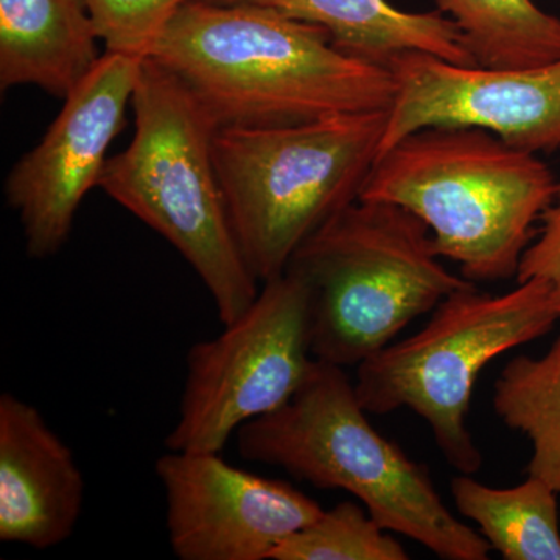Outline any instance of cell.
Listing matches in <instances>:
<instances>
[{
    "label": "cell",
    "mask_w": 560,
    "mask_h": 560,
    "mask_svg": "<svg viewBox=\"0 0 560 560\" xmlns=\"http://www.w3.org/2000/svg\"><path fill=\"white\" fill-rule=\"evenodd\" d=\"M147 58L172 72L217 128L385 110L396 92L386 66L338 49L316 25L250 3L190 0Z\"/></svg>",
    "instance_id": "1"
},
{
    "label": "cell",
    "mask_w": 560,
    "mask_h": 560,
    "mask_svg": "<svg viewBox=\"0 0 560 560\" xmlns=\"http://www.w3.org/2000/svg\"><path fill=\"white\" fill-rule=\"evenodd\" d=\"M555 175L539 154L467 127L425 128L383 153L361 200L410 210L429 226L434 248L470 282L517 278Z\"/></svg>",
    "instance_id": "2"
},
{
    "label": "cell",
    "mask_w": 560,
    "mask_h": 560,
    "mask_svg": "<svg viewBox=\"0 0 560 560\" xmlns=\"http://www.w3.org/2000/svg\"><path fill=\"white\" fill-rule=\"evenodd\" d=\"M366 415L345 368L318 360L285 405L237 431L238 453L315 488L352 493L383 529L438 558L488 559L489 541L445 506L429 469L383 438Z\"/></svg>",
    "instance_id": "3"
},
{
    "label": "cell",
    "mask_w": 560,
    "mask_h": 560,
    "mask_svg": "<svg viewBox=\"0 0 560 560\" xmlns=\"http://www.w3.org/2000/svg\"><path fill=\"white\" fill-rule=\"evenodd\" d=\"M135 135L109 156L97 189L162 235L205 283L223 326L242 316L260 282L243 259L221 190L215 121L190 91L150 58L131 102Z\"/></svg>",
    "instance_id": "4"
},
{
    "label": "cell",
    "mask_w": 560,
    "mask_h": 560,
    "mask_svg": "<svg viewBox=\"0 0 560 560\" xmlns=\"http://www.w3.org/2000/svg\"><path fill=\"white\" fill-rule=\"evenodd\" d=\"M388 109L279 127L219 128L213 158L232 231L260 283L359 200L381 151Z\"/></svg>",
    "instance_id": "5"
},
{
    "label": "cell",
    "mask_w": 560,
    "mask_h": 560,
    "mask_svg": "<svg viewBox=\"0 0 560 560\" xmlns=\"http://www.w3.org/2000/svg\"><path fill=\"white\" fill-rule=\"evenodd\" d=\"M441 259L429 226L400 206L359 198L331 217L287 268L307 287L315 359L359 366L411 320L475 285Z\"/></svg>",
    "instance_id": "6"
},
{
    "label": "cell",
    "mask_w": 560,
    "mask_h": 560,
    "mask_svg": "<svg viewBox=\"0 0 560 560\" xmlns=\"http://www.w3.org/2000/svg\"><path fill=\"white\" fill-rule=\"evenodd\" d=\"M558 319L544 280L518 282L503 294L480 293L477 285L455 291L422 330L357 366V397L371 415L410 408L455 469L477 474L482 455L467 416L478 375L501 353L548 334Z\"/></svg>",
    "instance_id": "7"
},
{
    "label": "cell",
    "mask_w": 560,
    "mask_h": 560,
    "mask_svg": "<svg viewBox=\"0 0 560 560\" xmlns=\"http://www.w3.org/2000/svg\"><path fill=\"white\" fill-rule=\"evenodd\" d=\"M311 300L294 272L261 283L248 311L219 337L191 346L172 452L221 453L250 420L298 393L316 366Z\"/></svg>",
    "instance_id": "8"
},
{
    "label": "cell",
    "mask_w": 560,
    "mask_h": 560,
    "mask_svg": "<svg viewBox=\"0 0 560 560\" xmlns=\"http://www.w3.org/2000/svg\"><path fill=\"white\" fill-rule=\"evenodd\" d=\"M142 61L105 51L7 176V202L20 217L32 259L57 256L68 243L81 202L98 187L110 143L124 130Z\"/></svg>",
    "instance_id": "9"
},
{
    "label": "cell",
    "mask_w": 560,
    "mask_h": 560,
    "mask_svg": "<svg viewBox=\"0 0 560 560\" xmlns=\"http://www.w3.org/2000/svg\"><path fill=\"white\" fill-rule=\"evenodd\" d=\"M388 68L396 92L378 158L434 127L480 128L534 154L560 151V58L530 68H488L407 51Z\"/></svg>",
    "instance_id": "10"
},
{
    "label": "cell",
    "mask_w": 560,
    "mask_h": 560,
    "mask_svg": "<svg viewBox=\"0 0 560 560\" xmlns=\"http://www.w3.org/2000/svg\"><path fill=\"white\" fill-rule=\"evenodd\" d=\"M156 475L168 544L180 560H271L324 511L289 482L231 466L221 453L168 451Z\"/></svg>",
    "instance_id": "11"
},
{
    "label": "cell",
    "mask_w": 560,
    "mask_h": 560,
    "mask_svg": "<svg viewBox=\"0 0 560 560\" xmlns=\"http://www.w3.org/2000/svg\"><path fill=\"white\" fill-rule=\"evenodd\" d=\"M83 471L35 405L0 396V540L49 550L83 511Z\"/></svg>",
    "instance_id": "12"
},
{
    "label": "cell",
    "mask_w": 560,
    "mask_h": 560,
    "mask_svg": "<svg viewBox=\"0 0 560 560\" xmlns=\"http://www.w3.org/2000/svg\"><path fill=\"white\" fill-rule=\"evenodd\" d=\"M84 0H0V88L65 101L101 60Z\"/></svg>",
    "instance_id": "13"
},
{
    "label": "cell",
    "mask_w": 560,
    "mask_h": 560,
    "mask_svg": "<svg viewBox=\"0 0 560 560\" xmlns=\"http://www.w3.org/2000/svg\"><path fill=\"white\" fill-rule=\"evenodd\" d=\"M267 7L329 33L338 49L386 66L407 51H423L456 65H477L455 22L444 13H415L388 0H206Z\"/></svg>",
    "instance_id": "14"
},
{
    "label": "cell",
    "mask_w": 560,
    "mask_h": 560,
    "mask_svg": "<svg viewBox=\"0 0 560 560\" xmlns=\"http://www.w3.org/2000/svg\"><path fill=\"white\" fill-rule=\"evenodd\" d=\"M460 515L477 523L492 550L506 560H560L558 493L528 477L510 489L489 488L464 474L453 478Z\"/></svg>",
    "instance_id": "15"
},
{
    "label": "cell",
    "mask_w": 560,
    "mask_h": 560,
    "mask_svg": "<svg viewBox=\"0 0 560 560\" xmlns=\"http://www.w3.org/2000/svg\"><path fill=\"white\" fill-rule=\"evenodd\" d=\"M475 62L488 68H530L560 58V18L534 0H436Z\"/></svg>",
    "instance_id": "16"
},
{
    "label": "cell",
    "mask_w": 560,
    "mask_h": 560,
    "mask_svg": "<svg viewBox=\"0 0 560 560\" xmlns=\"http://www.w3.org/2000/svg\"><path fill=\"white\" fill-rule=\"evenodd\" d=\"M493 410L533 444L526 474L560 495V335L540 359L517 357L493 386Z\"/></svg>",
    "instance_id": "17"
},
{
    "label": "cell",
    "mask_w": 560,
    "mask_h": 560,
    "mask_svg": "<svg viewBox=\"0 0 560 560\" xmlns=\"http://www.w3.org/2000/svg\"><path fill=\"white\" fill-rule=\"evenodd\" d=\"M353 501H342L282 541L271 560H407L399 541Z\"/></svg>",
    "instance_id": "18"
},
{
    "label": "cell",
    "mask_w": 560,
    "mask_h": 560,
    "mask_svg": "<svg viewBox=\"0 0 560 560\" xmlns=\"http://www.w3.org/2000/svg\"><path fill=\"white\" fill-rule=\"evenodd\" d=\"M190 0H84L108 54L147 58L180 7Z\"/></svg>",
    "instance_id": "19"
},
{
    "label": "cell",
    "mask_w": 560,
    "mask_h": 560,
    "mask_svg": "<svg viewBox=\"0 0 560 560\" xmlns=\"http://www.w3.org/2000/svg\"><path fill=\"white\" fill-rule=\"evenodd\" d=\"M529 279L544 280L550 287L560 315V180L518 267V282Z\"/></svg>",
    "instance_id": "20"
}]
</instances>
